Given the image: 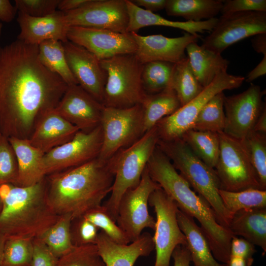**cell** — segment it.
<instances>
[{
	"mask_svg": "<svg viewBox=\"0 0 266 266\" xmlns=\"http://www.w3.org/2000/svg\"><path fill=\"white\" fill-rule=\"evenodd\" d=\"M67 85L40 62L37 45L0 44V133L29 139L39 116L54 108Z\"/></svg>",
	"mask_w": 266,
	"mask_h": 266,
	"instance_id": "6da1fadb",
	"label": "cell"
},
{
	"mask_svg": "<svg viewBox=\"0 0 266 266\" xmlns=\"http://www.w3.org/2000/svg\"><path fill=\"white\" fill-rule=\"evenodd\" d=\"M114 174L109 162L98 158L45 177L48 203L58 216L72 220L100 206L111 192Z\"/></svg>",
	"mask_w": 266,
	"mask_h": 266,
	"instance_id": "7a4b0ae2",
	"label": "cell"
},
{
	"mask_svg": "<svg viewBox=\"0 0 266 266\" xmlns=\"http://www.w3.org/2000/svg\"><path fill=\"white\" fill-rule=\"evenodd\" d=\"M147 168L152 179L175 201L179 209L199 221L213 256L217 261L227 264L233 235L218 223L207 201L192 190L169 159L157 147L147 163Z\"/></svg>",
	"mask_w": 266,
	"mask_h": 266,
	"instance_id": "3957f363",
	"label": "cell"
},
{
	"mask_svg": "<svg viewBox=\"0 0 266 266\" xmlns=\"http://www.w3.org/2000/svg\"><path fill=\"white\" fill-rule=\"evenodd\" d=\"M0 199V234L6 239L37 238L61 217L48 203L45 177L30 186L1 185Z\"/></svg>",
	"mask_w": 266,
	"mask_h": 266,
	"instance_id": "277c9868",
	"label": "cell"
},
{
	"mask_svg": "<svg viewBox=\"0 0 266 266\" xmlns=\"http://www.w3.org/2000/svg\"><path fill=\"white\" fill-rule=\"evenodd\" d=\"M157 146L195 192L207 201L214 212L218 223L228 230L232 216L219 194L221 183L215 169L201 161L181 138L172 141L159 139Z\"/></svg>",
	"mask_w": 266,
	"mask_h": 266,
	"instance_id": "5b68a950",
	"label": "cell"
},
{
	"mask_svg": "<svg viewBox=\"0 0 266 266\" xmlns=\"http://www.w3.org/2000/svg\"><path fill=\"white\" fill-rule=\"evenodd\" d=\"M159 139L155 126L133 143L118 151L108 161L114 178L110 196L102 205L115 222L119 203L123 195L139 183Z\"/></svg>",
	"mask_w": 266,
	"mask_h": 266,
	"instance_id": "8992f818",
	"label": "cell"
},
{
	"mask_svg": "<svg viewBox=\"0 0 266 266\" xmlns=\"http://www.w3.org/2000/svg\"><path fill=\"white\" fill-rule=\"evenodd\" d=\"M100 62L106 74L104 106L126 108L140 104L146 95L141 81L143 64L135 54L118 55Z\"/></svg>",
	"mask_w": 266,
	"mask_h": 266,
	"instance_id": "52a82bcc",
	"label": "cell"
},
{
	"mask_svg": "<svg viewBox=\"0 0 266 266\" xmlns=\"http://www.w3.org/2000/svg\"><path fill=\"white\" fill-rule=\"evenodd\" d=\"M100 125L102 143L98 158L106 162L143 135L142 106L141 104L126 108L104 106Z\"/></svg>",
	"mask_w": 266,
	"mask_h": 266,
	"instance_id": "ba28073f",
	"label": "cell"
},
{
	"mask_svg": "<svg viewBox=\"0 0 266 266\" xmlns=\"http://www.w3.org/2000/svg\"><path fill=\"white\" fill-rule=\"evenodd\" d=\"M245 79L243 76L232 75L227 72L218 74L193 100L158 122L156 126L159 139L172 141L181 138L186 132L192 129L198 114L210 99L225 90L239 87Z\"/></svg>",
	"mask_w": 266,
	"mask_h": 266,
	"instance_id": "9c48e42d",
	"label": "cell"
},
{
	"mask_svg": "<svg viewBox=\"0 0 266 266\" xmlns=\"http://www.w3.org/2000/svg\"><path fill=\"white\" fill-rule=\"evenodd\" d=\"M219 135V155L214 169L221 189L230 192L248 189L264 190L241 141L224 132Z\"/></svg>",
	"mask_w": 266,
	"mask_h": 266,
	"instance_id": "30bf717a",
	"label": "cell"
},
{
	"mask_svg": "<svg viewBox=\"0 0 266 266\" xmlns=\"http://www.w3.org/2000/svg\"><path fill=\"white\" fill-rule=\"evenodd\" d=\"M148 204L154 208L156 216L153 236L156 250L154 266H170L174 249L178 245H187L186 237L177 221L178 207L161 187L151 194Z\"/></svg>",
	"mask_w": 266,
	"mask_h": 266,
	"instance_id": "8fae6325",
	"label": "cell"
},
{
	"mask_svg": "<svg viewBox=\"0 0 266 266\" xmlns=\"http://www.w3.org/2000/svg\"><path fill=\"white\" fill-rule=\"evenodd\" d=\"M160 187L150 177L146 166L138 185L123 195L118 207L116 223L130 242L138 239L145 228L154 230L155 220L149 213L148 200L151 194Z\"/></svg>",
	"mask_w": 266,
	"mask_h": 266,
	"instance_id": "7c38bea8",
	"label": "cell"
},
{
	"mask_svg": "<svg viewBox=\"0 0 266 266\" xmlns=\"http://www.w3.org/2000/svg\"><path fill=\"white\" fill-rule=\"evenodd\" d=\"M102 143L100 125L88 132L79 131L72 139L44 155L42 163L46 176L98 158Z\"/></svg>",
	"mask_w": 266,
	"mask_h": 266,
	"instance_id": "4fadbf2b",
	"label": "cell"
},
{
	"mask_svg": "<svg viewBox=\"0 0 266 266\" xmlns=\"http://www.w3.org/2000/svg\"><path fill=\"white\" fill-rule=\"evenodd\" d=\"M266 33V12L247 11L223 14L201 46L221 54L232 44L244 38Z\"/></svg>",
	"mask_w": 266,
	"mask_h": 266,
	"instance_id": "5bb4252c",
	"label": "cell"
},
{
	"mask_svg": "<svg viewBox=\"0 0 266 266\" xmlns=\"http://www.w3.org/2000/svg\"><path fill=\"white\" fill-rule=\"evenodd\" d=\"M265 90L252 84L244 91L225 96L224 108L225 127L224 133L236 139H243L253 131L254 125L266 106L262 100Z\"/></svg>",
	"mask_w": 266,
	"mask_h": 266,
	"instance_id": "9a60e30c",
	"label": "cell"
},
{
	"mask_svg": "<svg viewBox=\"0 0 266 266\" xmlns=\"http://www.w3.org/2000/svg\"><path fill=\"white\" fill-rule=\"evenodd\" d=\"M64 13L68 27L127 33L128 15L126 0H89L80 7Z\"/></svg>",
	"mask_w": 266,
	"mask_h": 266,
	"instance_id": "2e32d148",
	"label": "cell"
},
{
	"mask_svg": "<svg viewBox=\"0 0 266 266\" xmlns=\"http://www.w3.org/2000/svg\"><path fill=\"white\" fill-rule=\"evenodd\" d=\"M67 40L83 47L100 60L134 54L137 46L131 33L79 26L69 27Z\"/></svg>",
	"mask_w": 266,
	"mask_h": 266,
	"instance_id": "e0dca14e",
	"label": "cell"
},
{
	"mask_svg": "<svg viewBox=\"0 0 266 266\" xmlns=\"http://www.w3.org/2000/svg\"><path fill=\"white\" fill-rule=\"evenodd\" d=\"M104 105L78 84L67 85L55 108L80 131L88 132L100 124Z\"/></svg>",
	"mask_w": 266,
	"mask_h": 266,
	"instance_id": "ac0fdd59",
	"label": "cell"
},
{
	"mask_svg": "<svg viewBox=\"0 0 266 266\" xmlns=\"http://www.w3.org/2000/svg\"><path fill=\"white\" fill-rule=\"evenodd\" d=\"M63 44L68 65L77 84L102 104L106 74L100 61L83 47L68 40Z\"/></svg>",
	"mask_w": 266,
	"mask_h": 266,
	"instance_id": "d6986e66",
	"label": "cell"
},
{
	"mask_svg": "<svg viewBox=\"0 0 266 266\" xmlns=\"http://www.w3.org/2000/svg\"><path fill=\"white\" fill-rule=\"evenodd\" d=\"M136 44L134 54L142 64L153 62L164 61L177 63L184 58L187 45L198 42L200 34L192 35L185 33L181 36L168 37L162 34L141 35L131 33Z\"/></svg>",
	"mask_w": 266,
	"mask_h": 266,
	"instance_id": "ffe728a7",
	"label": "cell"
},
{
	"mask_svg": "<svg viewBox=\"0 0 266 266\" xmlns=\"http://www.w3.org/2000/svg\"><path fill=\"white\" fill-rule=\"evenodd\" d=\"M17 22L20 32L17 39L27 43L38 45L48 40L63 43L67 40L68 26L64 12L57 10L52 14L35 17L17 12Z\"/></svg>",
	"mask_w": 266,
	"mask_h": 266,
	"instance_id": "44dd1931",
	"label": "cell"
},
{
	"mask_svg": "<svg viewBox=\"0 0 266 266\" xmlns=\"http://www.w3.org/2000/svg\"><path fill=\"white\" fill-rule=\"evenodd\" d=\"M79 131L54 108L40 114L28 139L33 146L45 154L72 139Z\"/></svg>",
	"mask_w": 266,
	"mask_h": 266,
	"instance_id": "7402d4cb",
	"label": "cell"
},
{
	"mask_svg": "<svg viewBox=\"0 0 266 266\" xmlns=\"http://www.w3.org/2000/svg\"><path fill=\"white\" fill-rule=\"evenodd\" d=\"M96 245L106 266H133L139 257L149 256L154 249L153 236L147 232L131 243L121 244L101 231Z\"/></svg>",
	"mask_w": 266,
	"mask_h": 266,
	"instance_id": "603a6c76",
	"label": "cell"
},
{
	"mask_svg": "<svg viewBox=\"0 0 266 266\" xmlns=\"http://www.w3.org/2000/svg\"><path fill=\"white\" fill-rule=\"evenodd\" d=\"M126 3L128 15L127 33H137L141 28L157 26L179 29L196 35L205 31L211 32L218 20L215 17L200 22L171 21L138 6L132 0H126Z\"/></svg>",
	"mask_w": 266,
	"mask_h": 266,
	"instance_id": "cb8c5ba5",
	"label": "cell"
},
{
	"mask_svg": "<svg viewBox=\"0 0 266 266\" xmlns=\"http://www.w3.org/2000/svg\"><path fill=\"white\" fill-rule=\"evenodd\" d=\"M17 160L18 175L15 185L27 187L35 184L46 176L43 167L45 154L33 146L28 139L9 137Z\"/></svg>",
	"mask_w": 266,
	"mask_h": 266,
	"instance_id": "d4e9b609",
	"label": "cell"
},
{
	"mask_svg": "<svg viewBox=\"0 0 266 266\" xmlns=\"http://www.w3.org/2000/svg\"><path fill=\"white\" fill-rule=\"evenodd\" d=\"M229 231L233 236H241L266 252V207L239 210L233 215Z\"/></svg>",
	"mask_w": 266,
	"mask_h": 266,
	"instance_id": "484cf974",
	"label": "cell"
},
{
	"mask_svg": "<svg viewBox=\"0 0 266 266\" xmlns=\"http://www.w3.org/2000/svg\"><path fill=\"white\" fill-rule=\"evenodd\" d=\"M177 219L180 229L186 237V247L194 266H228L215 259L207 238L193 218L178 208Z\"/></svg>",
	"mask_w": 266,
	"mask_h": 266,
	"instance_id": "4316f807",
	"label": "cell"
},
{
	"mask_svg": "<svg viewBox=\"0 0 266 266\" xmlns=\"http://www.w3.org/2000/svg\"><path fill=\"white\" fill-rule=\"evenodd\" d=\"M192 70L200 84L205 87L221 73L227 72L229 61L221 54L202 47L194 42L186 48Z\"/></svg>",
	"mask_w": 266,
	"mask_h": 266,
	"instance_id": "83f0119b",
	"label": "cell"
},
{
	"mask_svg": "<svg viewBox=\"0 0 266 266\" xmlns=\"http://www.w3.org/2000/svg\"><path fill=\"white\" fill-rule=\"evenodd\" d=\"M140 104L143 111L144 133L181 106L175 92L171 87L157 94H146Z\"/></svg>",
	"mask_w": 266,
	"mask_h": 266,
	"instance_id": "f1b7e54d",
	"label": "cell"
},
{
	"mask_svg": "<svg viewBox=\"0 0 266 266\" xmlns=\"http://www.w3.org/2000/svg\"><path fill=\"white\" fill-rule=\"evenodd\" d=\"M223 4L222 0H166L165 9L168 16L200 22L215 18Z\"/></svg>",
	"mask_w": 266,
	"mask_h": 266,
	"instance_id": "f546056e",
	"label": "cell"
},
{
	"mask_svg": "<svg viewBox=\"0 0 266 266\" xmlns=\"http://www.w3.org/2000/svg\"><path fill=\"white\" fill-rule=\"evenodd\" d=\"M181 139L201 161L215 168L220 151L219 133L191 129L186 132Z\"/></svg>",
	"mask_w": 266,
	"mask_h": 266,
	"instance_id": "4dcf8cb0",
	"label": "cell"
},
{
	"mask_svg": "<svg viewBox=\"0 0 266 266\" xmlns=\"http://www.w3.org/2000/svg\"><path fill=\"white\" fill-rule=\"evenodd\" d=\"M40 63L51 72L58 75L67 85L78 84L66 60L63 43L48 40L38 45Z\"/></svg>",
	"mask_w": 266,
	"mask_h": 266,
	"instance_id": "1f68e13d",
	"label": "cell"
},
{
	"mask_svg": "<svg viewBox=\"0 0 266 266\" xmlns=\"http://www.w3.org/2000/svg\"><path fill=\"white\" fill-rule=\"evenodd\" d=\"M170 87L175 92L181 106L188 103L203 89L192 70L187 56L174 64Z\"/></svg>",
	"mask_w": 266,
	"mask_h": 266,
	"instance_id": "d6a6232c",
	"label": "cell"
},
{
	"mask_svg": "<svg viewBox=\"0 0 266 266\" xmlns=\"http://www.w3.org/2000/svg\"><path fill=\"white\" fill-rule=\"evenodd\" d=\"M224 92L214 96L198 114L191 129L215 133L223 132L225 127Z\"/></svg>",
	"mask_w": 266,
	"mask_h": 266,
	"instance_id": "836d02e7",
	"label": "cell"
},
{
	"mask_svg": "<svg viewBox=\"0 0 266 266\" xmlns=\"http://www.w3.org/2000/svg\"><path fill=\"white\" fill-rule=\"evenodd\" d=\"M174 65L173 63L164 61H153L143 64L141 81L146 94H157L171 87Z\"/></svg>",
	"mask_w": 266,
	"mask_h": 266,
	"instance_id": "e575fe53",
	"label": "cell"
},
{
	"mask_svg": "<svg viewBox=\"0 0 266 266\" xmlns=\"http://www.w3.org/2000/svg\"><path fill=\"white\" fill-rule=\"evenodd\" d=\"M71 220L69 215L61 216L56 223L37 237L58 258L68 253L74 247L70 232Z\"/></svg>",
	"mask_w": 266,
	"mask_h": 266,
	"instance_id": "d590c367",
	"label": "cell"
},
{
	"mask_svg": "<svg viewBox=\"0 0 266 266\" xmlns=\"http://www.w3.org/2000/svg\"><path fill=\"white\" fill-rule=\"evenodd\" d=\"M218 192L225 207L232 216L241 210L266 207V190L248 189L230 192L219 189Z\"/></svg>",
	"mask_w": 266,
	"mask_h": 266,
	"instance_id": "8d00e7d4",
	"label": "cell"
},
{
	"mask_svg": "<svg viewBox=\"0 0 266 266\" xmlns=\"http://www.w3.org/2000/svg\"><path fill=\"white\" fill-rule=\"evenodd\" d=\"M259 179L266 190V134L252 131L240 140Z\"/></svg>",
	"mask_w": 266,
	"mask_h": 266,
	"instance_id": "74e56055",
	"label": "cell"
},
{
	"mask_svg": "<svg viewBox=\"0 0 266 266\" xmlns=\"http://www.w3.org/2000/svg\"><path fill=\"white\" fill-rule=\"evenodd\" d=\"M33 249V239H6L1 266H31Z\"/></svg>",
	"mask_w": 266,
	"mask_h": 266,
	"instance_id": "f35d334b",
	"label": "cell"
},
{
	"mask_svg": "<svg viewBox=\"0 0 266 266\" xmlns=\"http://www.w3.org/2000/svg\"><path fill=\"white\" fill-rule=\"evenodd\" d=\"M57 266H106L96 244L74 246L58 258Z\"/></svg>",
	"mask_w": 266,
	"mask_h": 266,
	"instance_id": "ab89813d",
	"label": "cell"
},
{
	"mask_svg": "<svg viewBox=\"0 0 266 266\" xmlns=\"http://www.w3.org/2000/svg\"><path fill=\"white\" fill-rule=\"evenodd\" d=\"M83 216L99 229H101L116 243L121 244L131 243L126 234L109 216L102 205L89 211Z\"/></svg>",
	"mask_w": 266,
	"mask_h": 266,
	"instance_id": "60d3db41",
	"label": "cell"
},
{
	"mask_svg": "<svg viewBox=\"0 0 266 266\" xmlns=\"http://www.w3.org/2000/svg\"><path fill=\"white\" fill-rule=\"evenodd\" d=\"M18 175V164L14 150L8 138L0 133V186L15 185Z\"/></svg>",
	"mask_w": 266,
	"mask_h": 266,
	"instance_id": "b9f144b4",
	"label": "cell"
},
{
	"mask_svg": "<svg viewBox=\"0 0 266 266\" xmlns=\"http://www.w3.org/2000/svg\"><path fill=\"white\" fill-rule=\"evenodd\" d=\"M100 229L83 216L73 219L70 227L74 246L96 244Z\"/></svg>",
	"mask_w": 266,
	"mask_h": 266,
	"instance_id": "7bdbcfd3",
	"label": "cell"
},
{
	"mask_svg": "<svg viewBox=\"0 0 266 266\" xmlns=\"http://www.w3.org/2000/svg\"><path fill=\"white\" fill-rule=\"evenodd\" d=\"M60 0H15L17 12L39 17L52 14L58 10Z\"/></svg>",
	"mask_w": 266,
	"mask_h": 266,
	"instance_id": "ee69618b",
	"label": "cell"
},
{
	"mask_svg": "<svg viewBox=\"0 0 266 266\" xmlns=\"http://www.w3.org/2000/svg\"><path fill=\"white\" fill-rule=\"evenodd\" d=\"M247 11L266 12V0H223L221 10L222 15Z\"/></svg>",
	"mask_w": 266,
	"mask_h": 266,
	"instance_id": "f6af8a7d",
	"label": "cell"
},
{
	"mask_svg": "<svg viewBox=\"0 0 266 266\" xmlns=\"http://www.w3.org/2000/svg\"><path fill=\"white\" fill-rule=\"evenodd\" d=\"M33 247L31 266H57L58 258L39 238L33 239Z\"/></svg>",
	"mask_w": 266,
	"mask_h": 266,
	"instance_id": "bcb514c9",
	"label": "cell"
},
{
	"mask_svg": "<svg viewBox=\"0 0 266 266\" xmlns=\"http://www.w3.org/2000/svg\"><path fill=\"white\" fill-rule=\"evenodd\" d=\"M255 245L243 238L233 236L231 241L230 256L244 259L253 258L256 253Z\"/></svg>",
	"mask_w": 266,
	"mask_h": 266,
	"instance_id": "7dc6e473",
	"label": "cell"
},
{
	"mask_svg": "<svg viewBox=\"0 0 266 266\" xmlns=\"http://www.w3.org/2000/svg\"><path fill=\"white\" fill-rule=\"evenodd\" d=\"M171 258L174 261L173 266H191L190 254L186 246H177L173 250Z\"/></svg>",
	"mask_w": 266,
	"mask_h": 266,
	"instance_id": "c3c4849f",
	"label": "cell"
},
{
	"mask_svg": "<svg viewBox=\"0 0 266 266\" xmlns=\"http://www.w3.org/2000/svg\"><path fill=\"white\" fill-rule=\"evenodd\" d=\"M17 10L8 0H0V20L6 23L15 18Z\"/></svg>",
	"mask_w": 266,
	"mask_h": 266,
	"instance_id": "681fc988",
	"label": "cell"
},
{
	"mask_svg": "<svg viewBox=\"0 0 266 266\" xmlns=\"http://www.w3.org/2000/svg\"><path fill=\"white\" fill-rule=\"evenodd\" d=\"M139 7H143L144 9L154 12L165 8L166 0H132Z\"/></svg>",
	"mask_w": 266,
	"mask_h": 266,
	"instance_id": "f907efd6",
	"label": "cell"
},
{
	"mask_svg": "<svg viewBox=\"0 0 266 266\" xmlns=\"http://www.w3.org/2000/svg\"><path fill=\"white\" fill-rule=\"evenodd\" d=\"M251 39L254 50L263 56L266 55V33H262L253 36Z\"/></svg>",
	"mask_w": 266,
	"mask_h": 266,
	"instance_id": "816d5d0a",
	"label": "cell"
},
{
	"mask_svg": "<svg viewBox=\"0 0 266 266\" xmlns=\"http://www.w3.org/2000/svg\"><path fill=\"white\" fill-rule=\"evenodd\" d=\"M266 73V55L263 56L260 62L247 74L246 81L251 82Z\"/></svg>",
	"mask_w": 266,
	"mask_h": 266,
	"instance_id": "f5cc1de1",
	"label": "cell"
},
{
	"mask_svg": "<svg viewBox=\"0 0 266 266\" xmlns=\"http://www.w3.org/2000/svg\"><path fill=\"white\" fill-rule=\"evenodd\" d=\"M89 0H60L58 10L68 12L75 10L87 3Z\"/></svg>",
	"mask_w": 266,
	"mask_h": 266,
	"instance_id": "db71d44e",
	"label": "cell"
},
{
	"mask_svg": "<svg viewBox=\"0 0 266 266\" xmlns=\"http://www.w3.org/2000/svg\"><path fill=\"white\" fill-rule=\"evenodd\" d=\"M253 131L266 134V106L264 108L259 116Z\"/></svg>",
	"mask_w": 266,
	"mask_h": 266,
	"instance_id": "11a10c76",
	"label": "cell"
},
{
	"mask_svg": "<svg viewBox=\"0 0 266 266\" xmlns=\"http://www.w3.org/2000/svg\"><path fill=\"white\" fill-rule=\"evenodd\" d=\"M254 259H244L230 256L228 266H252Z\"/></svg>",
	"mask_w": 266,
	"mask_h": 266,
	"instance_id": "9f6ffc18",
	"label": "cell"
},
{
	"mask_svg": "<svg viewBox=\"0 0 266 266\" xmlns=\"http://www.w3.org/2000/svg\"><path fill=\"white\" fill-rule=\"evenodd\" d=\"M5 240H6V239L2 235L0 234V266H1V264L2 262L4 246Z\"/></svg>",
	"mask_w": 266,
	"mask_h": 266,
	"instance_id": "6f0895ef",
	"label": "cell"
},
{
	"mask_svg": "<svg viewBox=\"0 0 266 266\" xmlns=\"http://www.w3.org/2000/svg\"><path fill=\"white\" fill-rule=\"evenodd\" d=\"M2 28V25L0 22V36H1V34Z\"/></svg>",
	"mask_w": 266,
	"mask_h": 266,
	"instance_id": "680465c9",
	"label": "cell"
},
{
	"mask_svg": "<svg viewBox=\"0 0 266 266\" xmlns=\"http://www.w3.org/2000/svg\"><path fill=\"white\" fill-rule=\"evenodd\" d=\"M1 207V202L0 199V210Z\"/></svg>",
	"mask_w": 266,
	"mask_h": 266,
	"instance_id": "91938a15",
	"label": "cell"
}]
</instances>
